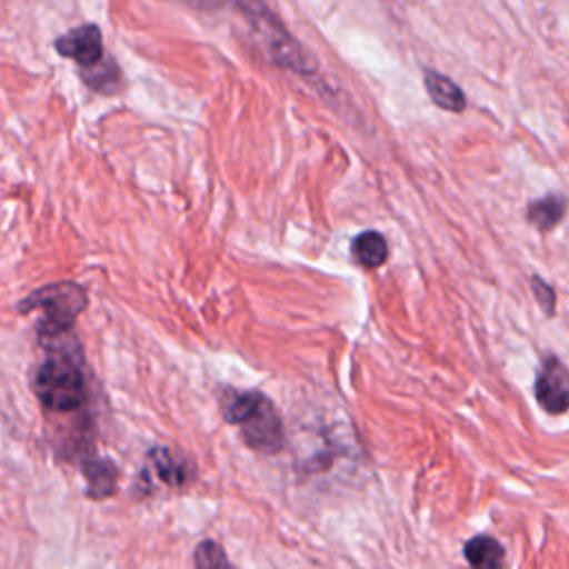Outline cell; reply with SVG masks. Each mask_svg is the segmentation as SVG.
I'll list each match as a JSON object with an SVG mask.
<instances>
[{"label":"cell","mask_w":569,"mask_h":569,"mask_svg":"<svg viewBox=\"0 0 569 569\" xmlns=\"http://www.w3.org/2000/svg\"><path fill=\"white\" fill-rule=\"evenodd\" d=\"M222 418L240 429L242 440L262 453H276L284 445L282 420L273 402L260 391H224L220 400Z\"/></svg>","instance_id":"obj_1"},{"label":"cell","mask_w":569,"mask_h":569,"mask_svg":"<svg viewBox=\"0 0 569 569\" xmlns=\"http://www.w3.org/2000/svg\"><path fill=\"white\" fill-rule=\"evenodd\" d=\"M33 391L49 411H73L87 398L78 347L58 345L40 362L33 376Z\"/></svg>","instance_id":"obj_2"},{"label":"cell","mask_w":569,"mask_h":569,"mask_svg":"<svg viewBox=\"0 0 569 569\" xmlns=\"http://www.w3.org/2000/svg\"><path fill=\"white\" fill-rule=\"evenodd\" d=\"M238 11L251 24L253 33L267 49L269 58L287 71L298 76H313L316 62L300 47V42L284 29L280 18L260 0H236Z\"/></svg>","instance_id":"obj_3"},{"label":"cell","mask_w":569,"mask_h":569,"mask_svg":"<svg viewBox=\"0 0 569 569\" xmlns=\"http://www.w3.org/2000/svg\"><path fill=\"white\" fill-rule=\"evenodd\" d=\"M84 307H87V291L78 282H69V280L40 287L18 305L22 313L42 311L40 336L49 340L64 336L76 325Z\"/></svg>","instance_id":"obj_4"},{"label":"cell","mask_w":569,"mask_h":569,"mask_svg":"<svg viewBox=\"0 0 569 569\" xmlns=\"http://www.w3.org/2000/svg\"><path fill=\"white\" fill-rule=\"evenodd\" d=\"M533 393L538 405L553 413L560 416L565 413L569 405V385H567V369L556 356H547L533 385Z\"/></svg>","instance_id":"obj_5"},{"label":"cell","mask_w":569,"mask_h":569,"mask_svg":"<svg viewBox=\"0 0 569 569\" xmlns=\"http://www.w3.org/2000/svg\"><path fill=\"white\" fill-rule=\"evenodd\" d=\"M56 51L78 62L80 69H89L107 53L102 49V33L96 24H80L56 40Z\"/></svg>","instance_id":"obj_6"},{"label":"cell","mask_w":569,"mask_h":569,"mask_svg":"<svg viewBox=\"0 0 569 569\" xmlns=\"http://www.w3.org/2000/svg\"><path fill=\"white\" fill-rule=\"evenodd\" d=\"M147 462H149V469H153L156 478L167 487H184L196 478L193 465L187 458H182L178 451L164 445L153 447L147 453Z\"/></svg>","instance_id":"obj_7"},{"label":"cell","mask_w":569,"mask_h":569,"mask_svg":"<svg viewBox=\"0 0 569 569\" xmlns=\"http://www.w3.org/2000/svg\"><path fill=\"white\" fill-rule=\"evenodd\" d=\"M422 80H425V89L431 96V102L436 107L451 111V113L465 111V107H467L465 91L449 76L436 71V69H425Z\"/></svg>","instance_id":"obj_8"},{"label":"cell","mask_w":569,"mask_h":569,"mask_svg":"<svg viewBox=\"0 0 569 569\" xmlns=\"http://www.w3.org/2000/svg\"><path fill=\"white\" fill-rule=\"evenodd\" d=\"M462 553H465L467 562L471 565V569H502V565H505L502 545L487 533H480V536H473L471 540H467Z\"/></svg>","instance_id":"obj_9"},{"label":"cell","mask_w":569,"mask_h":569,"mask_svg":"<svg viewBox=\"0 0 569 569\" xmlns=\"http://www.w3.org/2000/svg\"><path fill=\"white\" fill-rule=\"evenodd\" d=\"M84 478H87V496L93 500H102L113 496L116 491V480H118V469L111 460L107 458H91L82 467Z\"/></svg>","instance_id":"obj_10"},{"label":"cell","mask_w":569,"mask_h":569,"mask_svg":"<svg viewBox=\"0 0 569 569\" xmlns=\"http://www.w3.org/2000/svg\"><path fill=\"white\" fill-rule=\"evenodd\" d=\"M351 256L353 260L365 269H376L385 264L389 256V247L382 233L378 231H362L351 242Z\"/></svg>","instance_id":"obj_11"},{"label":"cell","mask_w":569,"mask_h":569,"mask_svg":"<svg viewBox=\"0 0 569 569\" xmlns=\"http://www.w3.org/2000/svg\"><path fill=\"white\" fill-rule=\"evenodd\" d=\"M565 216V196L562 193H547L527 207V220L538 227L540 231L553 229Z\"/></svg>","instance_id":"obj_12"},{"label":"cell","mask_w":569,"mask_h":569,"mask_svg":"<svg viewBox=\"0 0 569 569\" xmlns=\"http://www.w3.org/2000/svg\"><path fill=\"white\" fill-rule=\"evenodd\" d=\"M82 80L87 87H91L98 93H116L122 87V76L118 64L113 62L111 56H104L100 62H96L89 69H80Z\"/></svg>","instance_id":"obj_13"},{"label":"cell","mask_w":569,"mask_h":569,"mask_svg":"<svg viewBox=\"0 0 569 569\" xmlns=\"http://www.w3.org/2000/svg\"><path fill=\"white\" fill-rule=\"evenodd\" d=\"M193 565L196 569H233L224 549L213 540H202L193 549Z\"/></svg>","instance_id":"obj_14"},{"label":"cell","mask_w":569,"mask_h":569,"mask_svg":"<svg viewBox=\"0 0 569 569\" xmlns=\"http://www.w3.org/2000/svg\"><path fill=\"white\" fill-rule=\"evenodd\" d=\"M531 289L540 302V307L545 309L547 316H553V309H556V293L551 289L549 282H545L540 276H533L531 278Z\"/></svg>","instance_id":"obj_15"},{"label":"cell","mask_w":569,"mask_h":569,"mask_svg":"<svg viewBox=\"0 0 569 569\" xmlns=\"http://www.w3.org/2000/svg\"><path fill=\"white\" fill-rule=\"evenodd\" d=\"M169 2H180V4H187L193 9H202V11H216L222 4H227V0H169Z\"/></svg>","instance_id":"obj_16"}]
</instances>
